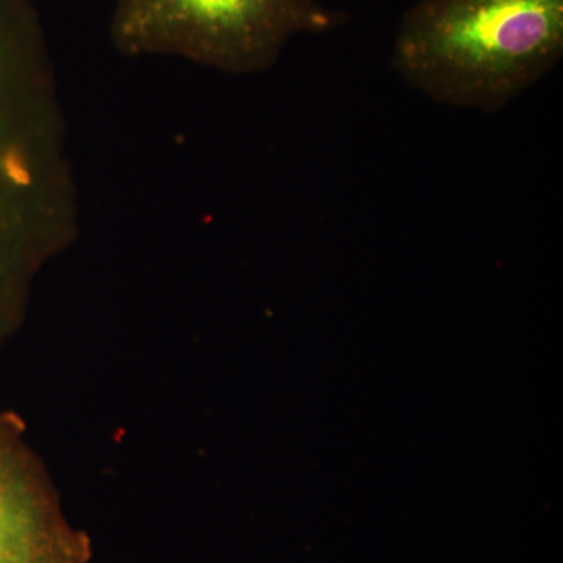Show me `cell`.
<instances>
[{
    "mask_svg": "<svg viewBox=\"0 0 563 563\" xmlns=\"http://www.w3.org/2000/svg\"><path fill=\"white\" fill-rule=\"evenodd\" d=\"M54 65L29 0H0V347L79 231Z\"/></svg>",
    "mask_w": 563,
    "mask_h": 563,
    "instance_id": "6da1fadb",
    "label": "cell"
},
{
    "mask_svg": "<svg viewBox=\"0 0 563 563\" xmlns=\"http://www.w3.org/2000/svg\"><path fill=\"white\" fill-rule=\"evenodd\" d=\"M563 0H418L393 65L437 101L501 109L558 65Z\"/></svg>",
    "mask_w": 563,
    "mask_h": 563,
    "instance_id": "7a4b0ae2",
    "label": "cell"
},
{
    "mask_svg": "<svg viewBox=\"0 0 563 563\" xmlns=\"http://www.w3.org/2000/svg\"><path fill=\"white\" fill-rule=\"evenodd\" d=\"M335 24L317 0H117L111 40L128 57L174 55L255 74L273 66L292 36Z\"/></svg>",
    "mask_w": 563,
    "mask_h": 563,
    "instance_id": "3957f363",
    "label": "cell"
},
{
    "mask_svg": "<svg viewBox=\"0 0 563 563\" xmlns=\"http://www.w3.org/2000/svg\"><path fill=\"white\" fill-rule=\"evenodd\" d=\"M90 533L66 517L20 415L0 406V563H91Z\"/></svg>",
    "mask_w": 563,
    "mask_h": 563,
    "instance_id": "277c9868",
    "label": "cell"
}]
</instances>
